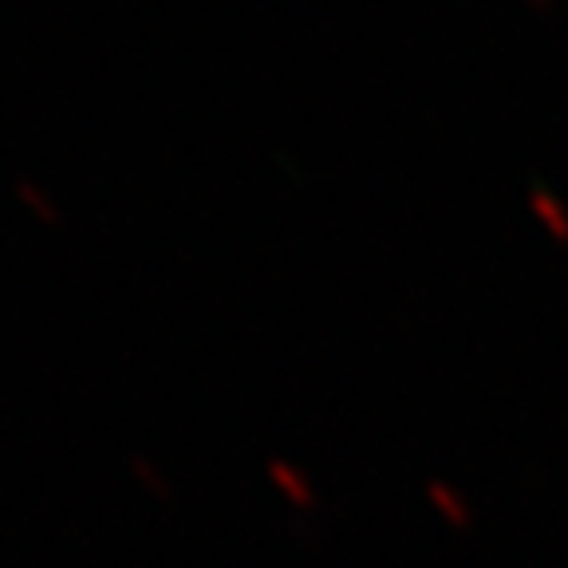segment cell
Returning a JSON list of instances; mask_svg holds the SVG:
<instances>
[{
	"label": "cell",
	"mask_w": 568,
	"mask_h": 568,
	"mask_svg": "<svg viewBox=\"0 0 568 568\" xmlns=\"http://www.w3.org/2000/svg\"><path fill=\"white\" fill-rule=\"evenodd\" d=\"M426 497H430V506L443 514L446 525H454V529H470V525H474V509L466 506V497H462L450 481L430 478V481H426Z\"/></svg>",
	"instance_id": "cell-1"
},
{
	"label": "cell",
	"mask_w": 568,
	"mask_h": 568,
	"mask_svg": "<svg viewBox=\"0 0 568 568\" xmlns=\"http://www.w3.org/2000/svg\"><path fill=\"white\" fill-rule=\"evenodd\" d=\"M268 478L276 481V489H281L288 501H293L296 509H312V486L308 478H304L301 470H293L288 462H268Z\"/></svg>",
	"instance_id": "cell-2"
},
{
	"label": "cell",
	"mask_w": 568,
	"mask_h": 568,
	"mask_svg": "<svg viewBox=\"0 0 568 568\" xmlns=\"http://www.w3.org/2000/svg\"><path fill=\"white\" fill-rule=\"evenodd\" d=\"M134 474H139V481L142 486H151L154 494H162V501H170V486H166V478H162V470H154L151 462H134Z\"/></svg>",
	"instance_id": "cell-3"
}]
</instances>
